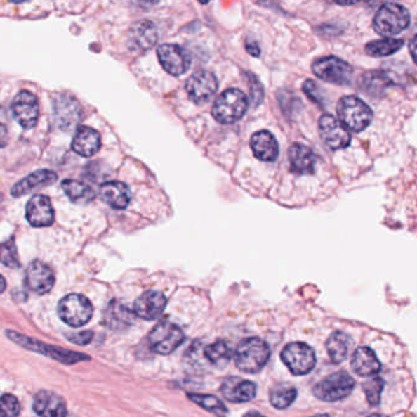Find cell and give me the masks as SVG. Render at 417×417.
Here are the masks:
<instances>
[{"instance_id": "6da1fadb", "label": "cell", "mask_w": 417, "mask_h": 417, "mask_svg": "<svg viewBox=\"0 0 417 417\" xmlns=\"http://www.w3.org/2000/svg\"><path fill=\"white\" fill-rule=\"evenodd\" d=\"M270 352L267 342L260 338L243 339L234 352V361L239 370L246 373H256L264 368L269 361Z\"/></svg>"}, {"instance_id": "7a4b0ae2", "label": "cell", "mask_w": 417, "mask_h": 417, "mask_svg": "<svg viewBox=\"0 0 417 417\" xmlns=\"http://www.w3.org/2000/svg\"><path fill=\"white\" fill-rule=\"evenodd\" d=\"M410 25L409 10L398 3H385L373 18V30L380 36H395L405 31Z\"/></svg>"}, {"instance_id": "3957f363", "label": "cell", "mask_w": 417, "mask_h": 417, "mask_svg": "<svg viewBox=\"0 0 417 417\" xmlns=\"http://www.w3.org/2000/svg\"><path fill=\"white\" fill-rule=\"evenodd\" d=\"M248 104V97L241 89H228L218 96L211 113L216 122L228 125L244 117Z\"/></svg>"}, {"instance_id": "277c9868", "label": "cell", "mask_w": 417, "mask_h": 417, "mask_svg": "<svg viewBox=\"0 0 417 417\" xmlns=\"http://www.w3.org/2000/svg\"><path fill=\"white\" fill-rule=\"evenodd\" d=\"M339 122L347 127L348 131L362 132L370 125L373 113L362 99L355 96H345L339 99L337 105Z\"/></svg>"}, {"instance_id": "5b68a950", "label": "cell", "mask_w": 417, "mask_h": 417, "mask_svg": "<svg viewBox=\"0 0 417 417\" xmlns=\"http://www.w3.org/2000/svg\"><path fill=\"white\" fill-rule=\"evenodd\" d=\"M354 387H355V380L352 376L344 371H339L320 380L314 387L312 393L316 398L320 399L322 402L334 403L347 398L348 395L354 390Z\"/></svg>"}, {"instance_id": "8992f818", "label": "cell", "mask_w": 417, "mask_h": 417, "mask_svg": "<svg viewBox=\"0 0 417 417\" xmlns=\"http://www.w3.org/2000/svg\"><path fill=\"white\" fill-rule=\"evenodd\" d=\"M58 314L71 327H82L92 319L93 306L86 296L70 294L61 299Z\"/></svg>"}, {"instance_id": "52a82bcc", "label": "cell", "mask_w": 417, "mask_h": 417, "mask_svg": "<svg viewBox=\"0 0 417 417\" xmlns=\"http://www.w3.org/2000/svg\"><path fill=\"white\" fill-rule=\"evenodd\" d=\"M283 364L293 375L304 376L314 370L316 365L315 352L305 342H291L281 352Z\"/></svg>"}, {"instance_id": "ba28073f", "label": "cell", "mask_w": 417, "mask_h": 417, "mask_svg": "<svg viewBox=\"0 0 417 417\" xmlns=\"http://www.w3.org/2000/svg\"><path fill=\"white\" fill-rule=\"evenodd\" d=\"M312 71L321 80L329 84L347 86L352 79V68L350 64L337 56H324L312 63Z\"/></svg>"}, {"instance_id": "9c48e42d", "label": "cell", "mask_w": 417, "mask_h": 417, "mask_svg": "<svg viewBox=\"0 0 417 417\" xmlns=\"http://www.w3.org/2000/svg\"><path fill=\"white\" fill-rule=\"evenodd\" d=\"M185 342V333L178 326L168 321H162L149 334V344L154 352L168 355Z\"/></svg>"}, {"instance_id": "30bf717a", "label": "cell", "mask_w": 417, "mask_h": 417, "mask_svg": "<svg viewBox=\"0 0 417 417\" xmlns=\"http://www.w3.org/2000/svg\"><path fill=\"white\" fill-rule=\"evenodd\" d=\"M6 335L11 340H14L15 342L20 344L21 347H25L26 349L33 350V352H41L43 355H46V357H51V359L62 362V364L72 365V364L89 360V357L87 355H84V354L69 352V350H64V349H59V347L46 345L43 342L33 340L32 338L25 337V335H21V334L15 333V332H6Z\"/></svg>"}, {"instance_id": "8fae6325", "label": "cell", "mask_w": 417, "mask_h": 417, "mask_svg": "<svg viewBox=\"0 0 417 417\" xmlns=\"http://www.w3.org/2000/svg\"><path fill=\"white\" fill-rule=\"evenodd\" d=\"M218 89V79L210 71H197L185 82V91L195 104L208 103Z\"/></svg>"}, {"instance_id": "7c38bea8", "label": "cell", "mask_w": 417, "mask_h": 417, "mask_svg": "<svg viewBox=\"0 0 417 417\" xmlns=\"http://www.w3.org/2000/svg\"><path fill=\"white\" fill-rule=\"evenodd\" d=\"M319 132L324 145L331 150H338L347 148L352 142V136L339 119L331 114H324L319 120Z\"/></svg>"}, {"instance_id": "4fadbf2b", "label": "cell", "mask_w": 417, "mask_h": 417, "mask_svg": "<svg viewBox=\"0 0 417 417\" xmlns=\"http://www.w3.org/2000/svg\"><path fill=\"white\" fill-rule=\"evenodd\" d=\"M158 56L162 68L172 76L183 75L192 65L190 53L178 44H161L158 48Z\"/></svg>"}, {"instance_id": "5bb4252c", "label": "cell", "mask_w": 417, "mask_h": 417, "mask_svg": "<svg viewBox=\"0 0 417 417\" xmlns=\"http://www.w3.org/2000/svg\"><path fill=\"white\" fill-rule=\"evenodd\" d=\"M53 110L56 125L64 131L72 130L81 122V105L74 97L67 94H60L54 98Z\"/></svg>"}, {"instance_id": "9a60e30c", "label": "cell", "mask_w": 417, "mask_h": 417, "mask_svg": "<svg viewBox=\"0 0 417 417\" xmlns=\"http://www.w3.org/2000/svg\"><path fill=\"white\" fill-rule=\"evenodd\" d=\"M11 110L16 122L23 129H33L36 127L39 117V103L38 99L29 91H21L14 98Z\"/></svg>"}, {"instance_id": "2e32d148", "label": "cell", "mask_w": 417, "mask_h": 417, "mask_svg": "<svg viewBox=\"0 0 417 417\" xmlns=\"http://www.w3.org/2000/svg\"><path fill=\"white\" fill-rule=\"evenodd\" d=\"M55 276L49 266L41 261H33L26 271V286L38 295H44L53 289Z\"/></svg>"}, {"instance_id": "e0dca14e", "label": "cell", "mask_w": 417, "mask_h": 417, "mask_svg": "<svg viewBox=\"0 0 417 417\" xmlns=\"http://www.w3.org/2000/svg\"><path fill=\"white\" fill-rule=\"evenodd\" d=\"M167 299L160 291L148 290L135 300L133 312L139 319L154 321L160 317L166 307Z\"/></svg>"}, {"instance_id": "ac0fdd59", "label": "cell", "mask_w": 417, "mask_h": 417, "mask_svg": "<svg viewBox=\"0 0 417 417\" xmlns=\"http://www.w3.org/2000/svg\"><path fill=\"white\" fill-rule=\"evenodd\" d=\"M26 218L34 228H46L54 223V210L44 195H34L26 206Z\"/></svg>"}, {"instance_id": "d6986e66", "label": "cell", "mask_w": 417, "mask_h": 417, "mask_svg": "<svg viewBox=\"0 0 417 417\" xmlns=\"http://www.w3.org/2000/svg\"><path fill=\"white\" fill-rule=\"evenodd\" d=\"M221 393L231 403H248L256 395V385L251 380L230 377L223 380Z\"/></svg>"}, {"instance_id": "ffe728a7", "label": "cell", "mask_w": 417, "mask_h": 417, "mask_svg": "<svg viewBox=\"0 0 417 417\" xmlns=\"http://www.w3.org/2000/svg\"><path fill=\"white\" fill-rule=\"evenodd\" d=\"M33 410L41 417L67 416L65 400L59 395L46 390L36 394L33 400Z\"/></svg>"}, {"instance_id": "44dd1931", "label": "cell", "mask_w": 417, "mask_h": 417, "mask_svg": "<svg viewBox=\"0 0 417 417\" xmlns=\"http://www.w3.org/2000/svg\"><path fill=\"white\" fill-rule=\"evenodd\" d=\"M56 180H58V175L53 170H48V169L36 170L26 178L20 180L19 183L15 184L11 188V195L14 197H21L26 193H31L39 188L53 185Z\"/></svg>"}, {"instance_id": "7402d4cb", "label": "cell", "mask_w": 417, "mask_h": 417, "mask_svg": "<svg viewBox=\"0 0 417 417\" xmlns=\"http://www.w3.org/2000/svg\"><path fill=\"white\" fill-rule=\"evenodd\" d=\"M158 37V28L155 24L148 20H144L135 23L130 28L128 42L131 48L135 51H148L157 43Z\"/></svg>"}, {"instance_id": "603a6c76", "label": "cell", "mask_w": 417, "mask_h": 417, "mask_svg": "<svg viewBox=\"0 0 417 417\" xmlns=\"http://www.w3.org/2000/svg\"><path fill=\"white\" fill-rule=\"evenodd\" d=\"M102 147L100 134L92 127H81L74 134L72 150L81 157H93Z\"/></svg>"}, {"instance_id": "cb8c5ba5", "label": "cell", "mask_w": 417, "mask_h": 417, "mask_svg": "<svg viewBox=\"0 0 417 417\" xmlns=\"http://www.w3.org/2000/svg\"><path fill=\"white\" fill-rule=\"evenodd\" d=\"M99 196L104 203L114 210H125L130 205L131 190L121 181H107L102 184L99 190Z\"/></svg>"}, {"instance_id": "d4e9b609", "label": "cell", "mask_w": 417, "mask_h": 417, "mask_svg": "<svg viewBox=\"0 0 417 417\" xmlns=\"http://www.w3.org/2000/svg\"><path fill=\"white\" fill-rule=\"evenodd\" d=\"M251 147L255 157L263 162H274L277 160L279 148L274 135L266 130L255 132L251 139Z\"/></svg>"}, {"instance_id": "484cf974", "label": "cell", "mask_w": 417, "mask_h": 417, "mask_svg": "<svg viewBox=\"0 0 417 417\" xmlns=\"http://www.w3.org/2000/svg\"><path fill=\"white\" fill-rule=\"evenodd\" d=\"M352 367L357 375L370 377L380 372V362L371 347H357L352 354Z\"/></svg>"}, {"instance_id": "4316f807", "label": "cell", "mask_w": 417, "mask_h": 417, "mask_svg": "<svg viewBox=\"0 0 417 417\" xmlns=\"http://www.w3.org/2000/svg\"><path fill=\"white\" fill-rule=\"evenodd\" d=\"M133 323V312L120 301L114 300L104 312V324L112 331H122Z\"/></svg>"}, {"instance_id": "83f0119b", "label": "cell", "mask_w": 417, "mask_h": 417, "mask_svg": "<svg viewBox=\"0 0 417 417\" xmlns=\"http://www.w3.org/2000/svg\"><path fill=\"white\" fill-rule=\"evenodd\" d=\"M289 162L294 173L312 174L315 170L316 155L303 143H293L289 148Z\"/></svg>"}, {"instance_id": "f1b7e54d", "label": "cell", "mask_w": 417, "mask_h": 417, "mask_svg": "<svg viewBox=\"0 0 417 417\" xmlns=\"http://www.w3.org/2000/svg\"><path fill=\"white\" fill-rule=\"evenodd\" d=\"M352 340L348 334L343 332H333L326 342V349L329 357L334 364H340L348 357Z\"/></svg>"}, {"instance_id": "f546056e", "label": "cell", "mask_w": 417, "mask_h": 417, "mask_svg": "<svg viewBox=\"0 0 417 417\" xmlns=\"http://www.w3.org/2000/svg\"><path fill=\"white\" fill-rule=\"evenodd\" d=\"M61 188L66 193V196L77 205H87L89 202H92L95 197V193L93 191L92 188H89L88 185L81 183L79 180H74V179L64 180L61 184Z\"/></svg>"}, {"instance_id": "4dcf8cb0", "label": "cell", "mask_w": 417, "mask_h": 417, "mask_svg": "<svg viewBox=\"0 0 417 417\" xmlns=\"http://www.w3.org/2000/svg\"><path fill=\"white\" fill-rule=\"evenodd\" d=\"M297 398V390L292 385L279 383L270 390V402L274 408L283 410L291 406Z\"/></svg>"}, {"instance_id": "1f68e13d", "label": "cell", "mask_w": 417, "mask_h": 417, "mask_svg": "<svg viewBox=\"0 0 417 417\" xmlns=\"http://www.w3.org/2000/svg\"><path fill=\"white\" fill-rule=\"evenodd\" d=\"M403 46V39L383 38V39L369 43L366 46V53L373 58H383V56H390L394 53L399 52Z\"/></svg>"}, {"instance_id": "d6a6232c", "label": "cell", "mask_w": 417, "mask_h": 417, "mask_svg": "<svg viewBox=\"0 0 417 417\" xmlns=\"http://www.w3.org/2000/svg\"><path fill=\"white\" fill-rule=\"evenodd\" d=\"M204 354L208 362L218 367H225L233 357L231 347L225 340H216L213 344H210L205 349Z\"/></svg>"}, {"instance_id": "836d02e7", "label": "cell", "mask_w": 417, "mask_h": 417, "mask_svg": "<svg viewBox=\"0 0 417 417\" xmlns=\"http://www.w3.org/2000/svg\"><path fill=\"white\" fill-rule=\"evenodd\" d=\"M188 399L192 400L193 403L197 404V405H199L200 408L204 409L208 413H213L215 416H227V408L215 395H208V394H188Z\"/></svg>"}, {"instance_id": "e575fe53", "label": "cell", "mask_w": 417, "mask_h": 417, "mask_svg": "<svg viewBox=\"0 0 417 417\" xmlns=\"http://www.w3.org/2000/svg\"><path fill=\"white\" fill-rule=\"evenodd\" d=\"M390 77L382 71H371L362 77V89L369 94H380L390 84Z\"/></svg>"}, {"instance_id": "d590c367", "label": "cell", "mask_w": 417, "mask_h": 417, "mask_svg": "<svg viewBox=\"0 0 417 417\" xmlns=\"http://www.w3.org/2000/svg\"><path fill=\"white\" fill-rule=\"evenodd\" d=\"M385 380L378 376L369 378L364 383V392L371 406H377L380 403V394L385 390Z\"/></svg>"}, {"instance_id": "8d00e7d4", "label": "cell", "mask_w": 417, "mask_h": 417, "mask_svg": "<svg viewBox=\"0 0 417 417\" xmlns=\"http://www.w3.org/2000/svg\"><path fill=\"white\" fill-rule=\"evenodd\" d=\"M0 262L3 263L5 267L13 268V269L20 268L21 266L14 239L8 240L3 244H0Z\"/></svg>"}, {"instance_id": "74e56055", "label": "cell", "mask_w": 417, "mask_h": 417, "mask_svg": "<svg viewBox=\"0 0 417 417\" xmlns=\"http://www.w3.org/2000/svg\"><path fill=\"white\" fill-rule=\"evenodd\" d=\"M20 410L19 400L14 395L6 394L0 398V417H18Z\"/></svg>"}, {"instance_id": "f35d334b", "label": "cell", "mask_w": 417, "mask_h": 417, "mask_svg": "<svg viewBox=\"0 0 417 417\" xmlns=\"http://www.w3.org/2000/svg\"><path fill=\"white\" fill-rule=\"evenodd\" d=\"M303 89H304V92L307 94V97L312 101V102H315L317 104H322V96L320 94V89H319V86L314 82V81L307 80L304 82L303 84Z\"/></svg>"}, {"instance_id": "ab89813d", "label": "cell", "mask_w": 417, "mask_h": 417, "mask_svg": "<svg viewBox=\"0 0 417 417\" xmlns=\"http://www.w3.org/2000/svg\"><path fill=\"white\" fill-rule=\"evenodd\" d=\"M67 339L77 345H87L92 342L93 333L91 331H84L79 333L67 334Z\"/></svg>"}, {"instance_id": "60d3db41", "label": "cell", "mask_w": 417, "mask_h": 417, "mask_svg": "<svg viewBox=\"0 0 417 417\" xmlns=\"http://www.w3.org/2000/svg\"><path fill=\"white\" fill-rule=\"evenodd\" d=\"M246 52L249 53L251 56H260V48L259 44L255 42V41H251V39H248L246 43Z\"/></svg>"}, {"instance_id": "b9f144b4", "label": "cell", "mask_w": 417, "mask_h": 417, "mask_svg": "<svg viewBox=\"0 0 417 417\" xmlns=\"http://www.w3.org/2000/svg\"><path fill=\"white\" fill-rule=\"evenodd\" d=\"M9 142V134L4 124L0 122V148H4Z\"/></svg>"}, {"instance_id": "7bdbcfd3", "label": "cell", "mask_w": 417, "mask_h": 417, "mask_svg": "<svg viewBox=\"0 0 417 417\" xmlns=\"http://www.w3.org/2000/svg\"><path fill=\"white\" fill-rule=\"evenodd\" d=\"M409 51L413 56V61L417 64V34L413 36V39L409 43Z\"/></svg>"}, {"instance_id": "ee69618b", "label": "cell", "mask_w": 417, "mask_h": 417, "mask_svg": "<svg viewBox=\"0 0 417 417\" xmlns=\"http://www.w3.org/2000/svg\"><path fill=\"white\" fill-rule=\"evenodd\" d=\"M6 288V281H5L4 277L0 274V294H3Z\"/></svg>"}, {"instance_id": "f6af8a7d", "label": "cell", "mask_w": 417, "mask_h": 417, "mask_svg": "<svg viewBox=\"0 0 417 417\" xmlns=\"http://www.w3.org/2000/svg\"><path fill=\"white\" fill-rule=\"evenodd\" d=\"M244 417H265L264 415H261V413H256V411H251V413H246Z\"/></svg>"}, {"instance_id": "bcb514c9", "label": "cell", "mask_w": 417, "mask_h": 417, "mask_svg": "<svg viewBox=\"0 0 417 417\" xmlns=\"http://www.w3.org/2000/svg\"><path fill=\"white\" fill-rule=\"evenodd\" d=\"M311 417H329V415H327V413H322V415H315V416Z\"/></svg>"}, {"instance_id": "7dc6e473", "label": "cell", "mask_w": 417, "mask_h": 417, "mask_svg": "<svg viewBox=\"0 0 417 417\" xmlns=\"http://www.w3.org/2000/svg\"><path fill=\"white\" fill-rule=\"evenodd\" d=\"M369 417H387L385 416V415H380V413H375V415H371V416Z\"/></svg>"}]
</instances>
